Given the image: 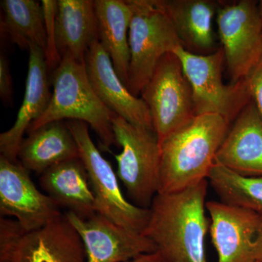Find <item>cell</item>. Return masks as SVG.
<instances>
[{
  "label": "cell",
  "mask_w": 262,
  "mask_h": 262,
  "mask_svg": "<svg viewBox=\"0 0 262 262\" xmlns=\"http://www.w3.org/2000/svg\"><path fill=\"white\" fill-rule=\"evenodd\" d=\"M208 181L179 192L158 193L150 206L143 234L151 239L168 262H208L205 241Z\"/></svg>",
  "instance_id": "obj_1"
},
{
  "label": "cell",
  "mask_w": 262,
  "mask_h": 262,
  "mask_svg": "<svg viewBox=\"0 0 262 262\" xmlns=\"http://www.w3.org/2000/svg\"><path fill=\"white\" fill-rule=\"evenodd\" d=\"M230 123L220 115H196L160 143L158 193L184 190L208 180Z\"/></svg>",
  "instance_id": "obj_2"
},
{
  "label": "cell",
  "mask_w": 262,
  "mask_h": 262,
  "mask_svg": "<svg viewBox=\"0 0 262 262\" xmlns=\"http://www.w3.org/2000/svg\"><path fill=\"white\" fill-rule=\"evenodd\" d=\"M53 87L47 110L32 122L27 134L50 122L78 120L92 127L99 138L101 149L110 151L112 146H118L113 125L117 115L95 92L85 63L75 61L69 55L62 57L53 72Z\"/></svg>",
  "instance_id": "obj_3"
},
{
  "label": "cell",
  "mask_w": 262,
  "mask_h": 262,
  "mask_svg": "<svg viewBox=\"0 0 262 262\" xmlns=\"http://www.w3.org/2000/svg\"><path fill=\"white\" fill-rule=\"evenodd\" d=\"M114 134L122 148L113 155L117 175L134 204L149 208L159 192L160 145L155 130L139 126L117 116L113 119Z\"/></svg>",
  "instance_id": "obj_4"
},
{
  "label": "cell",
  "mask_w": 262,
  "mask_h": 262,
  "mask_svg": "<svg viewBox=\"0 0 262 262\" xmlns=\"http://www.w3.org/2000/svg\"><path fill=\"white\" fill-rule=\"evenodd\" d=\"M133 10L129 29L130 66L127 88L139 97L162 57L182 46L173 24L155 0H128Z\"/></svg>",
  "instance_id": "obj_5"
},
{
  "label": "cell",
  "mask_w": 262,
  "mask_h": 262,
  "mask_svg": "<svg viewBox=\"0 0 262 262\" xmlns=\"http://www.w3.org/2000/svg\"><path fill=\"white\" fill-rule=\"evenodd\" d=\"M0 262H86V252L64 213L29 232L16 221L1 217Z\"/></svg>",
  "instance_id": "obj_6"
},
{
  "label": "cell",
  "mask_w": 262,
  "mask_h": 262,
  "mask_svg": "<svg viewBox=\"0 0 262 262\" xmlns=\"http://www.w3.org/2000/svg\"><path fill=\"white\" fill-rule=\"evenodd\" d=\"M66 122L75 138L79 157L89 174L98 213L120 227L143 234L149 222V208L136 206L124 196L117 173L91 139L89 125L78 120Z\"/></svg>",
  "instance_id": "obj_7"
},
{
  "label": "cell",
  "mask_w": 262,
  "mask_h": 262,
  "mask_svg": "<svg viewBox=\"0 0 262 262\" xmlns=\"http://www.w3.org/2000/svg\"><path fill=\"white\" fill-rule=\"evenodd\" d=\"M177 55L192 90L196 115L216 114L231 123L251 101L246 79L225 84L222 67L225 53L221 47L210 54H195L179 46Z\"/></svg>",
  "instance_id": "obj_8"
},
{
  "label": "cell",
  "mask_w": 262,
  "mask_h": 262,
  "mask_svg": "<svg viewBox=\"0 0 262 262\" xmlns=\"http://www.w3.org/2000/svg\"><path fill=\"white\" fill-rule=\"evenodd\" d=\"M140 96L149 108L160 144L196 116L192 88L175 53L162 57Z\"/></svg>",
  "instance_id": "obj_9"
},
{
  "label": "cell",
  "mask_w": 262,
  "mask_h": 262,
  "mask_svg": "<svg viewBox=\"0 0 262 262\" xmlns=\"http://www.w3.org/2000/svg\"><path fill=\"white\" fill-rule=\"evenodd\" d=\"M216 23L232 83L247 78L262 61V20L258 2L220 4Z\"/></svg>",
  "instance_id": "obj_10"
},
{
  "label": "cell",
  "mask_w": 262,
  "mask_h": 262,
  "mask_svg": "<svg viewBox=\"0 0 262 262\" xmlns=\"http://www.w3.org/2000/svg\"><path fill=\"white\" fill-rule=\"evenodd\" d=\"M209 232L217 262L262 261V216L221 201H208Z\"/></svg>",
  "instance_id": "obj_11"
},
{
  "label": "cell",
  "mask_w": 262,
  "mask_h": 262,
  "mask_svg": "<svg viewBox=\"0 0 262 262\" xmlns=\"http://www.w3.org/2000/svg\"><path fill=\"white\" fill-rule=\"evenodd\" d=\"M56 202L38 190L20 163L0 156V213L13 216L25 232L42 228L63 213Z\"/></svg>",
  "instance_id": "obj_12"
},
{
  "label": "cell",
  "mask_w": 262,
  "mask_h": 262,
  "mask_svg": "<svg viewBox=\"0 0 262 262\" xmlns=\"http://www.w3.org/2000/svg\"><path fill=\"white\" fill-rule=\"evenodd\" d=\"M64 214L82 239L86 262H123L158 250L144 234L120 227L99 213L87 220L70 212Z\"/></svg>",
  "instance_id": "obj_13"
},
{
  "label": "cell",
  "mask_w": 262,
  "mask_h": 262,
  "mask_svg": "<svg viewBox=\"0 0 262 262\" xmlns=\"http://www.w3.org/2000/svg\"><path fill=\"white\" fill-rule=\"evenodd\" d=\"M84 63L93 89L110 110L130 123L154 130L149 108L120 80L98 39L88 51Z\"/></svg>",
  "instance_id": "obj_14"
},
{
  "label": "cell",
  "mask_w": 262,
  "mask_h": 262,
  "mask_svg": "<svg viewBox=\"0 0 262 262\" xmlns=\"http://www.w3.org/2000/svg\"><path fill=\"white\" fill-rule=\"evenodd\" d=\"M29 51L28 74L23 102L13 126L0 134L1 155L12 162L18 159L24 134L32 122L46 112L52 97L46 53L35 45H32Z\"/></svg>",
  "instance_id": "obj_15"
},
{
  "label": "cell",
  "mask_w": 262,
  "mask_h": 262,
  "mask_svg": "<svg viewBox=\"0 0 262 262\" xmlns=\"http://www.w3.org/2000/svg\"><path fill=\"white\" fill-rule=\"evenodd\" d=\"M215 161L239 175L262 177V120L252 101L234 120Z\"/></svg>",
  "instance_id": "obj_16"
},
{
  "label": "cell",
  "mask_w": 262,
  "mask_h": 262,
  "mask_svg": "<svg viewBox=\"0 0 262 262\" xmlns=\"http://www.w3.org/2000/svg\"><path fill=\"white\" fill-rule=\"evenodd\" d=\"M43 190L60 208L87 220L98 213L89 174L80 158L53 165L41 174Z\"/></svg>",
  "instance_id": "obj_17"
},
{
  "label": "cell",
  "mask_w": 262,
  "mask_h": 262,
  "mask_svg": "<svg viewBox=\"0 0 262 262\" xmlns=\"http://www.w3.org/2000/svg\"><path fill=\"white\" fill-rule=\"evenodd\" d=\"M173 24L182 46L198 54L214 48L213 20L220 7L211 0H155Z\"/></svg>",
  "instance_id": "obj_18"
},
{
  "label": "cell",
  "mask_w": 262,
  "mask_h": 262,
  "mask_svg": "<svg viewBox=\"0 0 262 262\" xmlns=\"http://www.w3.org/2000/svg\"><path fill=\"white\" fill-rule=\"evenodd\" d=\"M78 158L75 138L63 121L50 122L28 133L18 154L24 168L40 175L53 165Z\"/></svg>",
  "instance_id": "obj_19"
},
{
  "label": "cell",
  "mask_w": 262,
  "mask_h": 262,
  "mask_svg": "<svg viewBox=\"0 0 262 262\" xmlns=\"http://www.w3.org/2000/svg\"><path fill=\"white\" fill-rule=\"evenodd\" d=\"M56 46L61 58L69 55L84 63L86 54L98 39L97 20L93 0H58Z\"/></svg>",
  "instance_id": "obj_20"
},
{
  "label": "cell",
  "mask_w": 262,
  "mask_h": 262,
  "mask_svg": "<svg viewBox=\"0 0 262 262\" xmlns=\"http://www.w3.org/2000/svg\"><path fill=\"white\" fill-rule=\"evenodd\" d=\"M98 40L107 53L114 69L127 86L130 54L129 29L133 10L128 0H95Z\"/></svg>",
  "instance_id": "obj_21"
},
{
  "label": "cell",
  "mask_w": 262,
  "mask_h": 262,
  "mask_svg": "<svg viewBox=\"0 0 262 262\" xmlns=\"http://www.w3.org/2000/svg\"><path fill=\"white\" fill-rule=\"evenodd\" d=\"M2 35L21 49L35 45L46 53V25L42 3L35 0H2Z\"/></svg>",
  "instance_id": "obj_22"
},
{
  "label": "cell",
  "mask_w": 262,
  "mask_h": 262,
  "mask_svg": "<svg viewBox=\"0 0 262 262\" xmlns=\"http://www.w3.org/2000/svg\"><path fill=\"white\" fill-rule=\"evenodd\" d=\"M208 181L222 203L262 216V177L239 175L215 161Z\"/></svg>",
  "instance_id": "obj_23"
},
{
  "label": "cell",
  "mask_w": 262,
  "mask_h": 262,
  "mask_svg": "<svg viewBox=\"0 0 262 262\" xmlns=\"http://www.w3.org/2000/svg\"><path fill=\"white\" fill-rule=\"evenodd\" d=\"M41 3H42L43 14H44L46 37H47L46 61H47L48 69L55 70L61 61V57L57 49L56 39V20L58 1L42 0Z\"/></svg>",
  "instance_id": "obj_24"
},
{
  "label": "cell",
  "mask_w": 262,
  "mask_h": 262,
  "mask_svg": "<svg viewBox=\"0 0 262 262\" xmlns=\"http://www.w3.org/2000/svg\"><path fill=\"white\" fill-rule=\"evenodd\" d=\"M246 80L251 101L262 120V61Z\"/></svg>",
  "instance_id": "obj_25"
},
{
  "label": "cell",
  "mask_w": 262,
  "mask_h": 262,
  "mask_svg": "<svg viewBox=\"0 0 262 262\" xmlns=\"http://www.w3.org/2000/svg\"><path fill=\"white\" fill-rule=\"evenodd\" d=\"M0 98L8 106L13 103V82L9 61L3 54L0 56Z\"/></svg>",
  "instance_id": "obj_26"
},
{
  "label": "cell",
  "mask_w": 262,
  "mask_h": 262,
  "mask_svg": "<svg viewBox=\"0 0 262 262\" xmlns=\"http://www.w3.org/2000/svg\"><path fill=\"white\" fill-rule=\"evenodd\" d=\"M123 262H168L158 251L142 253Z\"/></svg>",
  "instance_id": "obj_27"
},
{
  "label": "cell",
  "mask_w": 262,
  "mask_h": 262,
  "mask_svg": "<svg viewBox=\"0 0 262 262\" xmlns=\"http://www.w3.org/2000/svg\"><path fill=\"white\" fill-rule=\"evenodd\" d=\"M258 11H259L260 16H261L262 20V0H261V1L258 2Z\"/></svg>",
  "instance_id": "obj_28"
},
{
  "label": "cell",
  "mask_w": 262,
  "mask_h": 262,
  "mask_svg": "<svg viewBox=\"0 0 262 262\" xmlns=\"http://www.w3.org/2000/svg\"><path fill=\"white\" fill-rule=\"evenodd\" d=\"M256 262H262V261H256Z\"/></svg>",
  "instance_id": "obj_29"
}]
</instances>
